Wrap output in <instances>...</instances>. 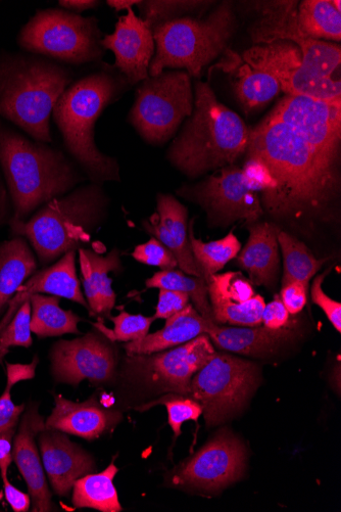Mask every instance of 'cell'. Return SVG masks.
I'll use <instances>...</instances> for the list:
<instances>
[{
  "mask_svg": "<svg viewBox=\"0 0 341 512\" xmlns=\"http://www.w3.org/2000/svg\"><path fill=\"white\" fill-rule=\"evenodd\" d=\"M31 334V304L27 300L0 334V363L11 347L30 348L33 344Z\"/></svg>",
  "mask_w": 341,
  "mask_h": 512,
  "instance_id": "cell-41",
  "label": "cell"
},
{
  "mask_svg": "<svg viewBox=\"0 0 341 512\" xmlns=\"http://www.w3.org/2000/svg\"><path fill=\"white\" fill-rule=\"evenodd\" d=\"M77 251H70L56 263L36 271L27 279L11 300L7 312L0 319V334L8 327L19 308L34 294H48L68 299L89 311L88 303L81 291L76 269Z\"/></svg>",
  "mask_w": 341,
  "mask_h": 512,
  "instance_id": "cell-21",
  "label": "cell"
},
{
  "mask_svg": "<svg viewBox=\"0 0 341 512\" xmlns=\"http://www.w3.org/2000/svg\"><path fill=\"white\" fill-rule=\"evenodd\" d=\"M73 79L71 69L40 56L0 55V118L51 144L54 108Z\"/></svg>",
  "mask_w": 341,
  "mask_h": 512,
  "instance_id": "cell-4",
  "label": "cell"
},
{
  "mask_svg": "<svg viewBox=\"0 0 341 512\" xmlns=\"http://www.w3.org/2000/svg\"><path fill=\"white\" fill-rule=\"evenodd\" d=\"M309 285L291 282L282 286L280 299L290 315H297L304 310L308 302Z\"/></svg>",
  "mask_w": 341,
  "mask_h": 512,
  "instance_id": "cell-45",
  "label": "cell"
},
{
  "mask_svg": "<svg viewBox=\"0 0 341 512\" xmlns=\"http://www.w3.org/2000/svg\"><path fill=\"white\" fill-rule=\"evenodd\" d=\"M119 472L115 462L100 474H89L76 481L73 487V505L103 512H120V503L114 480Z\"/></svg>",
  "mask_w": 341,
  "mask_h": 512,
  "instance_id": "cell-30",
  "label": "cell"
},
{
  "mask_svg": "<svg viewBox=\"0 0 341 512\" xmlns=\"http://www.w3.org/2000/svg\"><path fill=\"white\" fill-rule=\"evenodd\" d=\"M212 343L222 350L252 357L273 355L294 335L288 328L270 330L265 327L226 328L211 322L207 331Z\"/></svg>",
  "mask_w": 341,
  "mask_h": 512,
  "instance_id": "cell-27",
  "label": "cell"
},
{
  "mask_svg": "<svg viewBox=\"0 0 341 512\" xmlns=\"http://www.w3.org/2000/svg\"><path fill=\"white\" fill-rule=\"evenodd\" d=\"M37 361V358H35L31 364L27 365L8 363L7 387L2 397H0V435L14 430L18 426L26 406L25 404L16 405L13 402L12 389L22 381L34 379Z\"/></svg>",
  "mask_w": 341,
  "mask_h": 512,
  "instance_id": "cell-37",
  "label": "cell"
},
{
  "mask_svg": "<svg viewBox=\"0 0 341 512\" xmlns=\"http://www.w3.org/2000/svg\"><path fill=\"white\" fill-rule=\"evenodd\" d=\"M100 4V2H95V0H61V2H59V6L65 11L78 15L85 11L95 9L99 7Z\"/></svg>",
  "mask_w": 341,
  "mask_h": 512,
  "instance_id": "cell-51",
  "label": "cell"
},
{
  "mask_svg": "<svg viewBox=\"0 0 341 512\" xmlns=\"http://www.w3.org/2000/svg\"><path fill=\"white\" fill-rule=\"evenodd\" d=\"M5 496L11 507L16 512H26L30 509L31 506V497L29 494H26L9 481V479L3 480Z\"/></svg>",
  "mask_w": 341,
  "mask_h": 512,
  "instance_id": "cell-49",
  "label": "cell"
},
{
  "mask_svg": "<svg viewBox=\"0 0 341 512\" xmlns=\"http://www.w3.org/2000/svg\"><path fill=\"white\" fill-rule=\"evenodd\" d=\"M38 445L44 472L60 497H68L76 481L95 470L93 457L63 432L45 428Z\"/></svg>",
  "mask_w": 341,
  "mask_h": 512,
  "instance_id": "cell-19",
  "label": "cell"
},
{
  "mask_svg": "<svg viewBox=\"0 0 341 512\" xmlns=\"http://www.w3.org/2000/svg\"><path fill=\"white\" fill-rule=\"evenodd\" d=\"M248 125L221 104L208 83L196 84L193 112L168 151L171 164L190 178L232 166L248 150Z\"/></svg>",
  "mask_w": 341,
  "mask_h": 512,
  "instance_id": "cell-3",
  "label": "cell"
},
{
  "mask_svg": "<svg viewBox=\"0 0 341 512\" xmlns=\"http://www.w3.org/2000/svg\"><path fill=\"white\" fill-rule=\"evenodd\" d=\"M0 169L13 206L11 220L26 221L33 212L63 197L86 177L65 154L9 127L0 118Z\"/></svg>",
  "mask_w": 341,
  "mask_h": 512,
  "instance_id": "cell-2",
  "label": "cell"
},
{
  "mask_svg": "<svg viewBox=\"0 0 341 512\" xmlns=\"http://www.w3.org/2000/svg\"><path fill=\"white\" fill-rule=\"evenodd\" d=\"M211 321L205 319L193 305L166 319L165 327L143 339L126 343L124 349L129 355H151L188 343L207 334Z\"/></svg>",
  "mask_w": 341,
  "mask_h": 512,
  "instance_id": "cell-26",
  "label": "cell"
},
{
  "mask_svg": "<svg viewBox=\"0 0 341 512\" xmlns=\"http://www.w3.org/2000/svg\"><path fill=\"white\" fill-rule=\"evenodd\" d=\"M267 118L294 128L314 146L338 156L341 102L286 95Z\"/></svg>",
  "mask_w": 341,
  "mask_h": 512,
  "instance_id": "cell-17",
  "label": "cell"
},
{
  "mask_svg": "<svg viewBox=\"0 0 341 512\" xmlns=\"http://www.w3.org/2000/svg\"><path fill=\"white\" fill-rule=\"evenodd\" d=\"M243 62L265 71L279 83L288 96H300L326 102H341L340 80L318 76L303 65L298 46L287 41L256 45L243 54Z\"/></svg>",
  "mask_w": 341,
  "mask_h": 512,
  "instance_id": "cell-13",
  "label": "cell"
},
{
  "mask_svg": "<svg viewBox=\"0 0 341 512\" xmlns=\"http://www.w3.org/2000/svg\"><path fill=\"white\" fill-rule=\"evenodd\" d=\"M143 227L172 252L181 271L204 278L190 246L188 211L175 197L159 194L157 212L149 220L143 221Z\"/></svg>",
  "mask_w": 341,
  "mask_h": 512,
  "instance_id": "cell-22",
  "label": "cell"
},
{
  "mask_svg": "<svg viewBox=\"0 0 341 512\" xmlns=\"http://www.w3.org/2000/svg\"><path fill=\"white\" fill-rule=\"evenodd\" d=\"M13 206L6 182L0 174V226L10 223L13 217Z\"/></svg>",
  "mask_w": 341,
  "mask_h": 512,
  "instance_id": "cell-50",
  "label": "cell"
},
{
  "mask_svg": "<svg viewBox=\"0 0 341 512\" xmlns=\"http://www.w3.org/2000/svg\"><path fill=\"white\" fill-rule=\"evenodd\" d=\"M189 302V296L184 293L160 290L155 317L156 319H168L186 308L190 304Z\"/></svg>",
  "mask_w": 341,
  "mask_h": 512,
  "instance_id": "cell-46",
  "label": "cell"
},
{
  "mask_svg": "<svg viewBox=\"0 0 341 512\" xmlns=\"http://www.w3.org/2000/svg\"><path fill=\"white\" fill-rule=\"evenodd\" d=\"M115 328L112 332L110 330L103 331L112 341L131 343L139 341L149 335L153 322L156 317H145L143 315L130 314L126 311H121L116 317L110 318Z\"/></svg>",
  "mask_w": 341,
  "mask_h": 512,
  "instance_id": "cell-42",
  "label": "cell"
},
{
  "mask_svg": "<svg viewBox=\"0 0 341 512\" xmlns=\"http://www.w3.org/2000/svg\"><path fill=\"white\" fill-rule=\"evenodd\" d=\"M289 319L290 314L279 296H276L272 302L266 304L262 315L263 327L274 331L288 328Z\"/></svg>",
  "mask_w": 341,
  "mask_h": 512,
  "instance_id": "cell-47",
  "label": "cell"
},
{
  "mask_svg": "<svg viewBox=\"0 0 341 512\" xmlns=\"http://www.w3.org/2000/svg\"><path fill=\"white\" fill-rule=\"evenodd\" d=\"M121 418L118 411L104 407L95 395L84 402L55 395V408L45 421V428L92 441L116 427Z\"/></svg>",
  "mask_w": 341,
  "mask_h": 512,
  "instance_id": "cell-23",
  "label": "cell"
},
{
  "mask_svg": "<svg viewBox=\"0 0 341 512\" xmlns=\"http://www.w3.org/2000/svg\"><path fill=\"white\" fill-rule=\"evenodd\" d=\"M207 4L210 3L155 0V2H141L138 8H140L141 19L153 28L162 23L184 18L182 16L186 14L196 13Z\"/></svg>",
  "mask_w": 341,
  "mask_h": 512,
  "instance_id": "cell-39",
  "label": "cell"
},
{
  "mask_svg": "<svg viewBox=\"0 0 341 512\" xmlns=\"http://www.w3.org/2000/svg\"><path fill=\"white\" fill-rule=\"evenodd\" d=\"M102 45L105 51L113 52L116 60L114 68L130 85L150 77L149 69L156 53L153 30L132 9L119 18L112 34L103 37Z\"/></svg>",
  "mask_w": 341,
  "mask_h": 512,
  "instance_id": "cell-18",
  "label": "cell"
},
{
  "mask_svg": "<svg viewBox=\"0 0 341 512\" xmlns=\"http://www.w3.org/2000/svg\"><path fill=\"white\" fill-rule=\"evenodd\" d=\"M80 338L56 342L50 352L51 370L58 384L78 387L88 381L94 385L114 380L117 372L116 346L99 327Z\"/></svg>",
  "mask_w": 341,
  "mask_h": 512,
  "instance_id": "cell-14",
  "label": "cell"
},
{
  "mask_svg": "<svg viewBox=\"0 0 341 512\" xmlns=\"http://www.w3.org/2000/svg\"><path fill=\"white\" fill-rule=\"evenodd\" d=\"M236 28L231 3H223L207 19H181L152 28L156 53L149 75L158 76L165 69H185L200 78L204 67L223 53Z\"/></svg>",
  "mask_w": 341,
  "mask_h": 512,
  "instance_id": "cell-7",
  "label": "cell"
},
{
  "mask_svg": "<svg viewBox=\"0 0 341 512\" xmlns=\"http://www.w3.org/2000/svg\"><path fill=\"white\" fill-rule=\"evenodd\" d=\"M148 289L170 290L189 296L193 307L208 321L215 322L204 278L190 277L181 270H161L145 283Z\"/></svg>",
  "mask_w": 341,
  "mask_h": 512,
  "instance_id": "cell-34",
  "label": "cell"
},
{
  "mask_svg": "<svg viewBox=\"0 0 341 512\" xmlns=\"http://www.w3.org/2000/svg\"><path fill=\"white\" fill-rule=\"evenodd\" d=\"M258 383L253 362L216 352L193 376L190 396L202 405L208 426H216L246 404Z\"/></svg>",
  "mask_w": 341,
  "mask_h": 512,
  "instance_id": "cell-10",
  "label": "cell"
},
{
  "mask_svg": "<svg viewBox=\"0 0 341 512\" xmlns=\"http://www.w3.org/2000/svg\"><path fill=\"white\" fill-rule=\"evenodd\" d=\"M300 31L307 37L340 41V2L330 0H305L298 7Z\"/></svg>",
  "mask_w": 341,
  "mask_h": 512,
  "instance_id": "cell-32",
  "label": "cell"
},
{
  "mask_svg": "<svg viewBox=\"0 0 341 512\" xmlns=\"http://www.w3.org/2000/svg\"><path fill=\"white\" fill-rule=\"evenodd\" d=\"M192 112L190 76L186 71H167L140 82L129 121L146 143L160 146Z\"/></svg>",
  "mask_w": 341,
  "mask_h": 512,
  "instance_id": "cell-9",
  "label": "cell"
},
{
  "mask_svg": "<svg viewBox=\"0 0 341 512\" xmlns=\"http://www.w3.org/2000/svg\"><path fill=\"white\" fill-rule=\"evenodd\" d=\"M211 306L242 304L256 296L253 284L240 272L214 274L206 279Z\"/></svg>",
  "mask_w": 341,
  "mask_h": 512,
  "instance_id": "cell-36",
  "label": "cell"
},
{
  "mask_svg": "<svg viewBox=\"0 0 341 512\" xmlns=\"http://www.w3.org/2000/svg\"><path fill=\"white\" fill-rule=\"evenodd\" d=\"M102 39L95 17L58 9L36 13L18 36L23 50L71 65L101 61L106 52Z\"/></svg>",
  "mask_w": 341,
  "mask_h": 512,
  "instance_id": "cell-8",
  "label": "cell"
},
{
  "mask_svg": "<svg viewBox=\"0 0 341 512\" xmlns=\"http://www.w3.org/2000/svg\"><path fill=\"white\" fill-rule=\"evenodd\" d=\"M16 429L10 430L0 435V476L2 479H8V473L13 459V444Z\"/></svg>",
  "mask_w": 341,
  "mask_h": 512,
  "instance_id": "cell-48",
  "label": "cell"
},
{
  "mask_svg": "<svg viewBox=\"0 0 341 512\" xmlns=\"http://www.w3.org/2000/svg\"><path fill=\"white\" fill-rule=\"evenodd\" d=\"M45 429L44 418L38 413V405L31 404L21 418V424L13 444V459L23 476L33 503V511L53 510V499L44 475L36 438Z\"/></svg>",
  "mask_w": 341,
  "mask_h": 512,
  "instance_id": "cell-20",
  "label": "cell"
},
{
  "mask_svg": "<svg viewBox=\"0 0 341 512\" xmlns=\"http://www.w3.org/2000/svg\"><path fill=\"white\" fill-rule=\"evenodd\" d=\"M77 252L90 314L111 318L117 296L109 273L122 269L119 250L114 249L106 256L85 248H80Z\"/></svg>",
  "mask_w": 341,
  "mask_h": 512,
  "instance_id": "cell-24",
  "label": "cell"
},
{
  "mask_svg": "<svg viewBox=\"0 0 341 512\" xmlns=\"http://www.w3.org/2000/svg\"><path fill=\"white\" fill-rule=\"evenodd\" d=\"M207 334L181 346L151 355H127L125 377L156 392L190 396L194 375L215 355Z\"/></svg>",
  "mask_w": 341,
  "mask_h": 512,
  "instance_id": "cell-11",
  "label": "cell"
},
{
  "mask_svg": "<svg viewBox=\"0 0 341 512\" xmlns=\"http://www.w3.org/2000/svg\"><path fill=\"white\" fill-rule=\"evenodd\" d=\"M261 192V185L245 170L228 166L196 188H183L178 194L198 202L213 222L228 224L259 220L264 213Z\"/></svg>",
  "mask_w": 341,
  "mask_h": 512,
  "instance_id": "cell-12",
  "label": "cell"
},
{
  "mask_svg": "<svg viewBox=\"0 0 341 512\" xmlns=\"http://www.w3.org/2000/svg\"><path fill=\"white\" fill-rule=\"evenodd\" d=\"M193 222L194 219L190 221L188 227L190 246L206 281L209 276L217 274L227 263L236 258L241 250V244L233 231L221 240L204 243L194 237Z\"/></svg>",
  "mask_w": 341,
  "mask_h": 512,
  "instance_id": "cell-35",
  "label": "cell"
},
{
  "mask_svg": "<svg viewBox=\"0 0 341 512\" xmlns=\"http://www.w3.org/2000/svg\"><path fill=\"white\" fill-rule=\"evenodd\" d=\"M265 17L252 28V38L257 44L287 41L298 46L303 65L312 73L331 78L341 61L337 44L305 36L298 24L297 2L263 3Z\"/></svg>",
  "mask_w": 341,
  "mask_h": 512,
  "instance_id": "cell-15",
  "label": "cell"
},
{
  "mask_svg": "<svg viewBox=\"0 0 341 512\" xmlns=\"http://www.w3.org/2000/svg\"><path fill=\"white\" fill-rule=\"evenodd\" d=\"M247 152L273 180L274 189L262 195L261 203L274 217L318 215L333 200L338 156L314 146L294 128L266 118L252 129Z\"/></svg>",
  "mask_w": 341,
  "mask_h": 512,
  "instance_id": "cell-1",
  "label": "cell"
},
{
  "mask_svg": "<svg viewBox=\"0 0 341 512\" xmlns=\"http://www.w3.org/2000/svg\"><path fill=\"white\" fill-rule=\"evenodd\" d=\"M141 2H137V0H109L107 4L116 10V12H121L123 10L128 11L132 9L133 6H139Z\"/></svg>",
  "mask_w": 341,
  "mask_h": 512,
  "instance_id": "cell-52",
  "label": "cell"
},
{
  "mask_svg": "<svg viewBox=\"0 0 341 512\" xmlns=\"http://www.w3.org/2000/svg\"><path fill=\"white\" fill-rule=\"evenodd\" d=\"M132 257L139 263L159 267L162 270H173L178 266L172 252L155 238L148 243L137 246L132 253Z\"/></svg>",
  "mask_w": 341,
  "mask_h": 512,
  "instance_id": "cell-43",
  "label": "cell"
},
{
  "mask_svg": "<svg viewBox=\"0 0 341 512\" xmlns=\"http://www.w3.org/2000/svg\"><path fill=\"white\" fill-rule=\"evenodd\" d=\"M278 244L283 257L282 286L291 282L309 285L328 260L317 259L304 243L282 230L278 235Z\"/></svg>",
  "mask_w": 341,
  "mask_h": 512,
  "instance_id": "cell-33",
  "label": "cell"
},
{
  "mask_svg": "<svg viewBox=\"0 0 341 512\" xmlns=\"http://www.w3.org/2000/svg\"><path fill=\"white\" fill-rule=\"evenodd\" d=\"M246 449L230 434H220L182 463L172 476L178 487L218 490L236 482L246 468Z\"/></svg>",
  "mask_w": 341,
  "mask_h": 512,
  "instance_id": "cell-16",
  "label": "cell"
},
{
  "mask_svg": "<svg viewBox=\"0 0 341 512\" xmlns=\"http://www.w3.org/2000/svg\"><path fill=\"white\" fill-rule=\"evenodd\" d=\"M38 268L29 243L22 237L0 243V319L18 289Z\"/></svg>",
  "mask_w": 341,
  "mask_h": 512,
  "instance_id": "cell-28",
  "label": "cell"
},
{
  "mask_svg": "<svg viewBox=\"0 0 341 512\" xmlns=\"http://www.w3.org/2000/svg\"><path fill=\"white\" fill-rule=\"evenodd\" d=\"M280 228L272 223L250 227V238L236 256V264L249 273L251 283L268 289L275 287L280 271L278 235Z\"/></svg>",
  "mask_w": 341,
  "mask_h": 512,
  "instance_id": "cell-25",
  "label": "cell"
},
{
  "mask_svg": "<svg viewBox=\"0 0 341 512\" xmlns=\"http://www.w3.org/2000/svg\"><path fill=\"white\" fill-rule=\"evenodd\" d=\"M330 270L325 271L324 273L318 275L313 282L311 288V296L312 301L318 307H320L325 313L326 317L333 325V328L340 333L341 332V305L339 302L331 299L327 296L323 289L322 284L324 282V278L329 273Z\"/></svg>",
  "mask_w": 341,
  "mask_h": 512,
  "instance_id": "cell-44",
  "label": "cell"
},
{
  "mask_svg": "<svg viewBox=\"0 0 341 512\" xmlns=\"http://www.w3.org/2000/svg\"><path fill=\"white\" fill-rule=\"evenodd\" d=\"M31 332L39 339L61 337L68 334L80 335V316L60 306L61 298L34 294L30 298Z\"/></svg>",
  "mask_w": 341,
  "mask_h": 512,
  "instance_id": "cell-29",
  "label": "cell"
},
{
  "mask_svg": "<svg viewBox=\"0 0 341 512\" xmlns=\"http://www.w3.org/2000/svg\"><path fill=\"white\" fill-rule=\"evenodd\" d=\"M233 87L240 105L248 113L264 108L281 91L273 76L247 63L239 65L235 71Z\"/></svg>",
  "mask_w": 341,
  "mask_h": 512,
  "instance_id": "cell-31",
  "label": "cell"
},
{
  "mask_svg": "<svg viewBox=\"0 0 341 512\" xmlns=\"http://www.w3.org/2000/svg\"><path fill=\"white\" fill-rule=\"evenodd\" d=\"M266 303L262 296L242 304L212 305L215 323L237 325V327L255 328L262 324V315Z\"/></svg>",
  "mask_w": 341,
  "mask_h": 512,
  "instance_id": "cell-38",
  "label": "cell"
},
{
  "mask_svg": "<svg viewBox=\"0 0 341 512\" xmlns=\"http://www.w3.org/2000/svg\"><path fill=\"white\" fill-rule=\"evenodd\" d=\"M109 203L102 185L91 182L46 203L26 221L9 224L12 235L26 239L46 267L90 242L108 215Z\"/></svg>",
  "mask_w": 341,
  "mask_h": 512,
  "instance_id": "cell-6",
  "label": "cell"
},
{
  "mask_svg": "<svg viewBox=\"0 0 341 512\" xmlns=\"http://www.w3.org/2000/svg\"><path fill=\"white\" fill-rule=\"evenodd\" d=\"M127 85L125 77L107 70L95 72L72 83L54 108V120L68 153L92 183L120 181L117 160L95 145L94 127Z\"/></svg>",
  "mask_w": 341,
  "mask_h": 512,
  "instance_id": "cell-5",
  "label": "cell"
},
{
  "mask_svg": "<svg viewBox=\"0 0 341 512\" xmlns=\"http://www.w3.org/2000/svg\"><path fill=\"white\" fill-rule=\"evenodd\" d=\"M153 405H165L168 412V423L175 438L180 437L181 428L188 421L198 422L203 415L202 405L192 397L168 393Z\"/></svg>",
  "mask_w": 341,
  "mask_h": 512,
  "instance_id": "cell-40",
  "label": "cell"
}]
</instances>
